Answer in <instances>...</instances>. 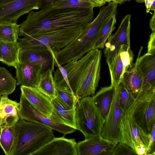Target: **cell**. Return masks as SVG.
I'll return each instance as SVG.
<instances>
[{"instance_id":"39","label":"cell","mask_w":155,"mask_h":155,"mask_svg":"<svg viewBox=\"0 0 155 155\" xmlns=\"http://www.w3.org/2000/svg\"><path fill=\"white\" fill-rule=\"evenodd\" d=\"M136 152L137 155H147V149L144 145H141L137 148Z\"/></svg>"},{"instance_id":"2","label":"cell","mask_w":155,"mask_h":155,"mask_svg":"<svg viewBox=\"0 0 155 155\" xmlns=\"http://www.w3.org/2000/svg\"><path fill=\"white\" fill-rule=\"evenodd\" d=\"M101 57L100 50L93 49L63 66L70 87L79 101L95 94L101 78Z\"/></svg>"},{"instance_id":"13","label":"cell","mask_w":155,"mask_h":155,"mask_svg":"<svg viewBox=\"0 0 155 155\" xmlns=\"http://www.w3.org/2000/svg\"><path fill=\"white\" fill-rule=\"evenodd\" d=\"M19 61L32 63L41 67L43 72L49 68H54V53L49 47H21L19 54Z\"/></svg>"},{"instance_id":"3","label":"cell","mask_w":155,"mask_h":155,"mask_svg":"<svg viewBox=\"0 0 155 155\" xmlns=\"http://www.w3.org/2000/svg\"><path fill=\"white\" fill-rule=\"evenodd\" d=\"M108 19L106 14L99 12L96 18L84 27L72 41L62 49L54 51L60 64L63 66L71 61L78 60L93 49L100 31Z\"/></svg>"},{"instance_id":"21","label":"cell","mask_w":155,"mask_h":155,"mask_svg":"<svg viewBox=\"0 0 155 155\" xmlns=\"http://www.w3.org/2000/svg\"><path fill=\"white\" fill-rule=\"evenodd\" d=\"M51 102L53 109L49 119L54 122L75 129V109L68 108L57 97L52 99Z\"/></svg>"},{"instance_id":"40","label":"cell","mask_w":155,"mask_h":155,"mask_svg":"<svg viewBox=\"0 0 155 155\" xmlns=\"http://www.w3.org/2000/svg\"><path fill=\"white\" fill-rule=\"evenodd\" d=\"M150 28L153 32H155V12L154 11L153 15L150 19Z\"/></svg>"},{"instance_id":"45","label":"cell","mask_w":155,"mask_h":155,"mask_svg":"<svg viewBox=\"0 0 155 155\" xmlns=\"http://www.w3.org/2000/svg\"><path fill=\"white\" fill-rule=\"evenodd\" d=\"M137 3H143L144 2V0H135Z\"/></svg>"},{"instance_id":"27","label":"cell","mask_w":155,"mask_h":155,"mask_svg":"<svg viewBox=\"0 0 155 155\" xmlns=\"http://www.w3.org/2000/svg\"><path fill=\"white\" fill-rule=\"evenodd\" d=\"M20 25L16 22L0 23V41L12 42L19 39Z\"/></svg>"},{"instance_id":"37","label":"cell","mask_w":155,"mask_h":155,"mask_svg":"<svg viewBox=\"0 0 155 155\" xmlns=\"http://www.w3.org/2000/svg\"><path fill=\"white\" fill-rule=\"evenodd\" d=\"M54 59L55 65L58 67L64 80L67 84L70 87L68 78L67 72L66 69L58 62L55 58L54 54Z\"/></svg>"},{"instance_id":"26","label":"cell","mask_w":155,"mask_h":155,"mask_svg":"<svg viewBox=\"0 0 155 155\" xmlns=\"http://www.w3.org/2000/svg\"><path fill=\"white\" fill-rule=\"evenodd\" d=\"M16 137L15 124L12 126L1 127L0 146L5 155H12Z\"/></svg>"},{"instance_id":"8","label":"cell","mask_w":155,"mask_h":155,"mask_svg":"<svg viewBox=\"0 0 155 155\" xmlns=\"http://www.w3.org/2000/svg\"><path fill=\"white\" fill-rule=\"evenodd\" d=\"M118 85L115 87L112 103L100 134L103 138L116 144L120 142V124L123 112L120 105Z\"/></svg>"},{"instance_id":"34","label":"cell","mask_w":155,"mask_h":155,"mask_svg":"<svg viewBox=\"0 0 155 155\" xmlns=\"http://www.w3.org/2000/svg\"><path fill=\"white\" fill-rule=\"evenodd\" d=\"M135 155L137 154L135 150L127 144L120 142L114 147L111 155Z\"/></svg>"},{"instance_id":"46","label":"cell","mask_w":155,"mask_h":155,"mask_svg":"<svg viewBox=\"0 0 155 155\" xmlns=\"http://www.w3.org/2000/svg\"><path fill=\"white\" fill-rule=\"evenodd\" d=\"M10 0H0V4Z\"/></svg>"},{"instance_id":"9","label":"cell","mask_w":155,"mask_h":155,"mask_svg":"<svg viewBox=\"0 0 155 155\" xmlns=\"http://www.w3.org/2000/svg\"><path fill=\"white\" fill-rule=\"evenodd\" d=\"M120 142L124 143L136 152L137 148L144 145L147 149L150 134H146L128 113L123 112L120 124Z\"/></svg>"},{"instance_id":"47","label":"cell","mask_w":155,"mask_h":155,"mask_svg":"<svg viewBox=\"0 0 155 155\" xmlns=\"http://www.w3.org/2000/svg\"><path fill=\"white\" fill-rule=\"evenodd\" d=\"M104 1H105L106 2H109L111 1V0H104Z\"/></svg>"},{"instance_id":"35","label":"cell","mask_w":155,"mask_h":155,"mask_svg":"<svg viewBox=\"0 0 155 155\" xmlns=\"http://www.w3.org/2000/svg\"><path fill=\"white\" fill-rule=\"evenodd\" d=\"M155 125L153 128L150 134L149 144L147 149V155L155 154Z\"/></svg>"},{"instance_id":"17","label":"cell","mask_w":155,"mask_h":155,"mask_svg":"<svg viewBox=\"0 0 155 155\" xmlns=\"http://www.w3.org/2000/svg\"><path fill=\"white\" fill-rule=\"evenodd\" d=\"M22 94L38 112L48 118L52 111L51 100L37 87L20 86Z\"/></svg>"},{"instance_id":"38","label":"cell","mask_w":155,"mask_h":155,"mask_svg":"<svg viewBox=\"0 0 155 155\" xmlns=\"http://www.w3.org/2000/svg\"><path fill=\"white\" fill-rule=\"evenodd\" d=\"M86 2L92 5L94 7H100L106 3L104 0H85Z\"/></svg>"},{"instance_id":"4","label":"cell","mask_w":155,"mask_h":155,"mask_svg":"<svg viewBox=\"0 0 155 155\" xmlns=\"http://www.w3.org/2000/svg\"><path fill=\"white\" fill-rule=\"evenodd\" d=\"M15 126L16 137L12 155H33L55 137L53 129L38 123L20 119Z\"/></svg>"},{"instance_id":"44","label":"cell","mask_w":155,"mask_h":155,"mask_svg":"<svg viewBox=\"0 0 155 155\" xmlns=\"http://www.w3.org/2000/svg\"><path fill=\"white\" fill-rule=\"evenodd\" d=\"M150 10H153L154 11H155V1L153 2L150 8Z\"/></svg>"},{"instance_id":"7","label":"cell","mask_w":155,"mask_h":155,"mask_svg":"<svg viewBox=\"0 0 155 155\" xmlns=\"http://www.w3.org/2000/svg\"><path fill=\"white\" fill-rule=\"evenodd\" d=\"M84 27L75 26L33 36L19 38L21 47H50L53 51L62 49L68 45L81 33Z\"/></svg>"},{"instance_id":"28","label":"cell","mask_w":155,"mask_h":155,"mask_svg":"<svg viewBox=\"0 0 155 155\" xmlns=\"http://www.w3.org/2000/svg\"><path fill=\"white\" fill-rule=\"evenodd\" d=\"M16 80L5 68L0 67V96L8 95L15 90Z\"/></svg>"},{"instance_id":"15","label":"cell","mask_w":155,"mask_h":155,"mask_svg":"<svg viewBox=\"0 0 155 155\" xmlns=\"http://www.w3.org/2000/svg\"><path fill=\"white\" fill-rule=\"evenodd\" d=\"M75 139H68L65 135L55 137L33 155H78Z\"/></svg>"},{"instance_id":"14","label":"cell","mask_w":155,"mask_h":155,"mask_svg":"<svg viewBox=\"0 0 155 155\" xmlns=\"http://www.w3.org/2000/svg\"><path fill=\"white\" fill-rule=\"evenodd\" d=\"M116 145L99 135L79 141L76 149L78 155H111Z\"/></svg>"},{"instance_id":"12","label":"cell","mask_w":155,"mask_h":155,"mask_svg":"<svg viewBox=\"0 0 155 155\" xmlns=\"http://www.w3.org/2000/svg\"><path fill=\"white\" fill-rule=\"evenodd\" d=\"M130 14L125 16L117 31L109 36L105 44L104 53L108 66L118 55L122 45H127L130 47Z\"/></svg>"},{"instance_id":"5","label":"cell","mask_w":155,"mask_h":155,"mask_svg":"<svg viewBox=\"0 0 155 155\" xmlns=\"http://www.w3.org/2000/svg\"><path fill=\"white\" fill-rule=\"evenodd\" d=\"M104 121L92 97H87L79 101L75 109V129L81 132L85 139L100 135Z\"/></svg>"},{"instance_id":"30","label":"cell","mask_w":155,"mask_h":155,"mask_svg":"<svg viewBox=\"0 0 155 155\" xmlns=\"http://www.w3.org/2000/svg\"><path fill=\"white\" fill-rule=\"evenodd\" d=\"M108 67L111 78V85L115 87L121 82L124 74L123 66L119 54Z\"/></svg>"},{"instance_id":"31","label":"cell","mask_w":155,"mask_h":155,"mask_svg":"<svg viewBox=\"0 0 155 155\" xmlns=\"http://www.w3.org/2000/svg\"><path fill=\"white\" fill-rule=\"evenodd\" d=\"M119 54L123 64L124 74L132 68L134 64L133 63L134 54L130 49V47L124 44L120 47Z\"/></svg>"},{"instance_id":"6","label":"cell","mask_w":155,"mask_h":155,"mask_svg":"<svg viewBox=\"0 0 155 155\" xmlns=\"http://www.w3.org/2000/svg\"><path fill=\"white\" fill-rule=\"evenodd\" d=\"M125 112L146 134H150L155 125V87L141 91Z\"/></svg>"},{"instance_id":"36","label":"cell","mask_w":155,"mask_h":155,"mask_svg":"<svg viewBox=\"0 0 155 155\" xmlns=\"http://www.w3.org/2000/svg\"><path fill=\"white\" fill-rule=\"evenodd\" d=\"M147 53L155 54V32H153L150 36Z\"/></svg>"},{"instance_id":"23","label":"cell","mask_w":155,"mask_h":155,"mask_svg":"<svg viewBox=\"0 0 155 155\" xmlns=\"http://www.w3.org/2000/svg\"><path fill=\"white\" fill-rule=\"evenodd\" d=\"M121 82L135 98L141 90L143 79L136 62L133 67L124 73Z\"/></svg>"},{"instance_id":"42","label":"cell","mask_w":155,"mask_h":155,"mask_svg":"<svg viewBox=\"0 0 155 155\" xmlns=\"http://www.w3.org/2000/svg\"><path fill=\"white\" fill-rule=\"evenodd\" d=\"M155 1V0H144L147 13H150L151 6L153 2Z\"/></svg>"},{"instance_id":"19","label":"cell","mask_w":155,"mask_h":155,"mask_svg":"<svg viewBox=\"0 0 155 155\" xmlns=\"http://www.w3.org/2000/svg\"><path fill=\"white\" fill-rule=\"evenodd\" d=\"M0 96V126L14 125L20 119L18 114L19 103L10 99L7 95Z\"/></svg>"},{"instance_id":"48","label":"cell","mask_w":155,"mask_h":155,"mask_svg":"<svg viewBox=\"0 0 155 155\" xmlns=\"http://www.w3.org/2000/svg\"><path fill=\"white\" fill-rule=\"evenodd\" d=\"M1 51L0 48V61H1Z\"/></svg>"},{"instance_id":"32","label":"cell","mask_w":155,"mask_h":155,"mask_svg":"<svg viewBox=\"0 0 155 155\" xmlns=\"http://www.w3.org/2000/svg\"><path fill=\"white\" fill-rule=\"evenodd\" d=\"M46 7L54 8H94L92 5L85 0H63L45 7Z\"/></svg>"},{"instance_id":"41","label":"cell","mask_w":155,"mask_h":155,"mask_svg":"<svg viewBox=\"0 0 155 155\" xmlns=\"http://www.w3.org/2000/svg\"><path fill=\"white\" fill-rule=\"evenodd\" d=\"M62 0H42V5L41 8Z\"/></svg>"},{"instance_id":"22","label":"cell","mask_w":155,"mask_h":155,"mask_svg":"<svg viewBox=\"0 0 155 155\" xmlns=\"http://www.w3.org/2000/svg\"><path fill=\"white\" fill-rule=\"evenodd\" d=\"M115 88L110 86L102 87L92 97L94 104L105 120L112 103Z\"/></svg>"},{"instance_id":"16","label":"cell","mask_w":155,"mask_h":155,"mask_svg":"<svg viewBox=\"0 0 155 155\" xmlns=\"http://www.w3.org/2000/svg\"><path fill=\"white\" fill-rule=\"evenodd\" d=\"M16 85L37 87L42 68L37 65L28 63L19 62L15 67Z\"/></svg>"},{"instance_id":"10","label":"cell","mask_w":155,"mask_h":155,"mask_svg":"<svg viewBox=\"0 0 155 155\" xmlns=\"http://www.w3.org/2000/svg\"><path fill=\"white\" fill-rule=\"evenodd\" d=\"M19 103L18 114L20 119L45 125L65 135L72 133L76 130L70 127L54 122L44 115L37 110L21 94Z\"/></svg>"},{"instance_id":"33","label":"cell","mask_w":155,"mask_h":155,"mask_svg":"<svg viewBox=\"0 0 155 155\" xmlns=\"http://www.w3.org/2000/svg\"><path fill=\"white\" fill-rule=\"evenodd\" d=\"M119 103L123 112H126L133 103L135 98L125 88L121 82L118 85Z\"/></svg>"},{"instance_id":"49","label":"cell","mask_w":155,"mask_h":155,"mask_svg":"<svg viewBox=\"0 0 155 155\" xmlns=\"http://www.w3.org/2000/svg\"><path fill=\"white\" fill-rule=\"evenodd\" d=\"M1 127L0 126V131H1Z\"/></svg>"},{"instance_id":"24","label":"cell","mask_w":155,"mask_h":155,"mask_svg":"<svg viewBox=\"0 0 155 155\" xmlns=\"http://www.w3.org/2000/svg\"><path fill=\"white\" fill-rule=\"evenodd\" d=\"M21 48L18 41L12 42L0 41L1 61L8 66L15 68L19 62V54Z\"/></svg>"},{"instance_id":"43","label":"cell","mask_w":155,"mask_h":155,"mask_svg":"<svg viewBox=\"0 0 155 155\" xmlns=\"http://www.w3.org/2000/svg\"><path fill=\"white\" fill-rule=\"evenodd\" d=\"M127 0H111V1L117 4H121L123 2Z\"/></svg>"},{"instance_id":"1","label":"cell","mask_w":155,"mask_h":155,"mask_svg":"<svg viewBox=\"0 0 155 155\" xmlns=\"http://www.w3.org/2000/svg\"><path fill=\"white\" fill-rule=\"evenodd\" d=\"M93 8H54L31 11L20 25L19 36H33L71 27H85L94 17Z\"/></svg>"},{"instance_id":"11","label":"cell","mask_w":155,"mask_h":155,"mask_svg":"<svg viewBox=\"0 0 155 155\" xmlns=\"http://www.w3.org/2000/svg\"><path fill=\"white\" fill-rule=\"evenodd\" d=\"M42 5V0H10L0 4V23L16 22L21 16Z\"/></svg>"},{"instance_id":"18","label":"cell","mask_w":155,"mask_h":155,"mask_svg":"<svg viewBox=\"0 0 155 155\" xmlns=\"http://www.w3.org/2000/svg\"><path fill=\"white\" fill-rule=\"evenodd\" d=\"M142 48L140 49L136 61L143 79L141 91L155 87V54L147 53L140 56Z\"/></svg>"},{"instance_id":"25","label":"cell","mask_w":155,"mask_h":155,"mask_svg":"<svg viewBox=\"0 0 155 155\" xmlns=\"http://www.w3.org/2000/svg\"><path fill=\"white\" fill-rule=\"evenodd\" d=\"M54 69L49 68L41 74L37 87L51 100L56 97L55 84L53 74Z\"/></svg>"},{"instance_id":"29","label":"cell","mask_w":155,"mask_h":155,"mask_svg":"<svg viewBox=\"0 0 155 155\" xmlns=\"http://www.w3.org/2000/svg\"><path fill=\"white\" fill-rule=\"evenodd\" d=\"M116 15L112 16L103 26L93 49H103L104 48L108 38L115 28V25L116 22Z\"/></svg>"},{"instance_id":"20","label":"cell","mask_w":155,"mask_h":155,"mask_svg":"<svg viewBox=\"0 0 155 155\" xmlns=\"http://www.w3.org/2000/svg\"><path fill=\"white\" fill-rule=\"evenodd\" d=\"M54 78L56 97L68 108L75 109L79 101L64 80L58 68L54 72Z\"/></svg>"}]
</instances>
